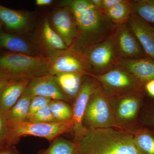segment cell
Segmentation results:
<instances>
[{
  "mask_svg": "<svg viewBox=\"0 0 154 154\" xmlns=\"http://www.w3.org/2000/svg\"><path fill=\"white\" fill-rule=\"evenodd\" d=\"M60 5L68 8L74 16L78 35L73 46L81 52L109 38L117 26L91 0H65Z\"/></svg>",
  "mask_w": 154,
  "mask_h": 154,
  "instance_id": "obj_1",
  "label": "cell"
},
{
  "mask_svg": "<svg viewBox=\"0 0 154 154\" xmlns=\"http://www.w3.org/2000/svg\"><path fill=\"white\" fill-rule=\"evenodd\" d=\"M78 146V154H139L132 134L113 128L87 131Z\"/></svg>",
  "mask_w": 154,
  "mask_h": 154,
  "instance_id": "obj_2",
  "label": "cell"
},
{
  "mask_svg": "<svg viewBox=\"0 0 154 154\" xmlns=\"http://www.w3.org/2000/svg\"><path fill=\"white\" fill-rule=\"evenodd\" d=\"M0 70L15 80H30L49 74L47 57L5 51L0 53Z\"/></svg>",
  "mask_w": 154,
  "mask_h": 154,
  "instance_id": "obj_3",
  "label": "cell"
},
{
  "mask_svg": "<svg viewBox=\"0 0 154 154\" xmlns=\"http://www.w3.org/2000/svg\"><path fill=\"white\" fill-rule=\"evenodd\" d=\"M8 144L14 146L22 137L33 136L52 142L61 135L72 130V119L50 123H36L26 121L8 122Z\"/></svg>",
  "mask_w": 154,
  "mask_h": 154,
  "instance_id": "obj_4",
  "label": "cell"
},
{
  "mask_svg": "<svg viewBox=\"0 0 154 154\" xmlns=\"http://www.w3.org/2000/svg\"><path fill=\"white\" fill-rule=\"evenodd\" d=\"M146 97L130 94L109 98L115 121L119 129L132 134L140 127L139 116Z\"/></svg>",
  "mask_w": 154,
  "mask_h": 154,
  "instance_id": "obj_5",
  "label": "cell"
},
{
  "mask_svg": "<svg viewBox=\"0 0 154 154\" xmlns=\"http://www.w3.org/2000/svg\"><path fill=\"white\" fill-rule=\"evenodd\" d=\"M83 125L87 130L109 128H119L113 116L109 98L101 86L93 93L89 100L83 117Z\"/></svg>",
  "mask_w": 154,
  "mask_h": 154,
  "instance_id": "obj_6",
  "label": "cell"
},
{
  "mask_svg": "<svg viewBox=\"0 0 154 154\" xmlns=\"http://www.w3.org/2000/svg\"><path fill=\"white\" fill-rule=\"evenodd\" d=\"M91 76L99 81L108 98L130 94H141L145 97L144 84L120 67H116L104 74Z\"/></svg>",
  "mask_w": 154,
  "mask_h": 154,
  "instance_id": "obj_7",
  "label": "cell"
},
{
  "mask_svg": "<svg viewBox=\"0 0 154 154\" xmlns=\"http://www.w3.org/2000/svg\"><path fill=\"white\" fill-rule=\"evenodd\" d=\"M49 61V74L77 73L92 75L84 54L73 46L47 57Z\"/></svg>",
  "mask_w": 154,
  "mask_h": 154,
  "instance_id": "obj_8",
  "label": "cell"
},
{
  "mask_svg": "<svg viewBox=\"0 0 154 154\" xmlns=\"http://www.w3.org/2000/svg\"><path fill=\"white\" fill-rule=\"evenodd\" d=\"M92 75H100L118 66L119 60L110 37L82 52Z\"/></svg>",
  "mask_w": 154,
  "mask_h": 154,
  "instance_id": "obj_9",
  "label": "cell"
},
{
  "mask_svg": "<svg viewBox=\"0 0 154 154\" xmlns=\"http://www.w3.org/2000/svg\"><path fill=\"white\" fill-rule=\"evenodd\" d=\"M100 83L96 78L91 75L83 77L82 87L78 96L73 102V140L79 143L87 132L83 125V119L86 107L93 93L100 87Z\"/></svg>",
  "mask_w": 154,
  "mask_h": 154,
  "instance_id": "obj_10",
  "label": "cell"
},
{
  "mask_svg": "<svg viewBox=\"0 0 154 154\" xmlns=\"http://www.w3.org/2000/svg\"><path fill=\"white\" fill-rule=\"evenodd\" d=\"M109 37L119 60L148 57L127 23L117 25Z\"/></svg>",
  "mask_w": 154,
  "mask_h": 154,
  "instance_id": "obj_11",
  "label": "cell"
},
{
  "mask_svg": "<svg viewBox=\"0 0 154 154\" xmlns=\"http://www.w3.org/2000/svg\"><path fill=\"white\" fill-rule=\"evenodd\" d=\"M50 24L67 47L74 44L78 37V28L74 16L68 8L62 6L56 10L51 16Z\"/></svg>",
  "mask_w": 154,
  "mask_h": 154,
  "instance_id": "obj_12",
  "label": "cell"
},
{
  "mask_svg": "<svg viewBox=\"0 0 154 154\" xmlns=\"http://www.w3.org/2000/svg\"><path fill=\"white\" fill-rule=\"evenodd\" d=\"M25 92L32 97L42 96L52 100H61L69 103L55 76L50 74L30 79Z\"/></svg>",
  "mask_w": 154,
  "mask_h": 154,
  "instance_id": "obj_13",
  "label": "cell"
},
{
  "mask_svg": "<svg viewBox=\"0 0 154 154\" xmlns=\"http://www.w3.org/2000/svg\"><path fill=\"white\" fill-rule=\"evenodd\" d=\"M147 56L154 60V27L132 12L127 23Z\"/></svg>",
  "mask_w": 154,
  "mask_h": 154,
  "instance_id": "obj_14",
  "label": "cell"
},
{
  "mask_svg": "<svg viewBox=\"0 0 154 154\" xmlns=\"http://www.w3.org/2000/svg\"><path fill=\"white\" fill-rule=\"evenodd\" d=\"M118 66L144 84L154 79V60L149 57L119 60Z\"/></svg>",
  "mask_w": 154,
  "mask_h": 154,
  "instance_id": "obj_15",
  "label": "cell"
},
{
  "mask_svg": "<svg viewBox=\"0 0 154 154\" xmlns=\"http://www.w3.org/2000/svg\"><path fill=\"white\" fill-rule=\"evenodd\" d=\"M30 80H14L0 90V113L5 114L24 94Z\"/></svg>",
  "mask_w": 154,
  "mask_h": 154,
  "instance_id": "obj_16",
  "label": "cell"
},
{
  "mask_svg": "<svg viewBox=\"0 0 154 154\" xmlns=\"http://www.w3.org/2000/svg\"><path fill=\"white\" fill-rule=\"evenodd\" d=\"M0 48L10 52L28 55H42L39 50L26 39L12 33L0 32Z\"/></svg>",
  "mask_w": 154,
  "mask_h": 154,
  "instance_id": "obj_17",
  "label": "cell"
},
{
  "mask_svg": "<svg viewBox=\"0 0 154 154\" xmlns=\"http://www.w3.org/2000/svg\"><path fill=\"white\" fill-rule=\"evenodd\" d=\"M54 76L69 103H73L79 92L85 75L77 73L63 72Z\"/></svg>",
  "mask_w": 154,
  "mask_h": 154,
  "instance_id": "obj_18",
  "label": "cell"
},
{
  "mask_svg": "<svg viewBox=\"0 0 154 154\" xmlns=\"http://www.w3.org/2000/svg\"><path fill=\"white\" fill-rule=\"evenodd\" d=\"M0 21L7 30L14 32L26 28L29 19L23 12L0 5Z\"/></svg>",
  "mask_w": 154,
  "mask_h": 154,
  "instance_id": "obj_19",
  "label": "cell"
},
{
  "mask_svg": "<svg viewBox=\"0 0 154 154\" xmlns=\"http://www.w3.org/2000/svg\"><path fill=\"white\" fill-rule=\"evenodd\" d=\"M40 38L47 56L54 53L68 48L61 37L53 28L48 19H45L42 26Z\"/></svg>",
  "mask_w": 154,
  "mask_h": 154,
  "instance_id": "obj_20",
  "label": "cell"
},
{
  "mask_svg": "<svg viewBox=\"0 0 154 154\" xmlns=\"http://www.w3.org/2000/svg\"><path fill=\"white\" fill-rule=\"evenodd\" d=\"M134 144L139 154H154V131L140 127L132 133Z\"/></svg>",
  "mask_w": 154,
  "mask_h": 154,
  "instance_id": "obj_21",
  "label": "cell"
},
{
  "mask_svg": "<svg viewBox=\"0 0 154 154\" xmlns=\"http://www.w3.org/2000/svg\"><path fill=\"white\" fill-rule=\"evenodd\" d=\"M33 97L24 92L21 98L12 108L4 114L8 122L24 121L28 117Z\"/></svg>",
  "mask_w": 154,
  "mask_h": 154,
  "instance_id": "obj_22",
  "label": "cell"
},
{
  "mask_svg": "<svg viewBox=\"0 0 154 154\" xmlns=\"http://www.w3.org/2000/svg\"><path fill=\"white\" fill-rule=\"evenodd\" d=\"M131 13L130 1L122 0L104 14L113 24L118 25L127 23Z\"/></svg>",
  "mask_w": 154,
  "mask_h": 154,
  "instance_id": "obj_23",
  "label": "cell"
},
{
  "mask_svg": "<svg viewBox=\"0 0 154 154\" xmlns=\"http://www.w3.org/2000/svg\"><path fill=\"white\" fill-rule=\"evenodd\" d=\"M78 144L73 140L59 137L51 142L49 146L37 154H78Z\"/></svg>",
  "mask_w": 154,
  "mask_h": 154,
  "instance_id": "obj_24",
  "label": "cell"
},
{
  "mask_svg": "<svg viewBox=\"0 0 154 154\" xmlns=\"http://www.w3.org/2000/svg\"><path fill=\"white\" fill-rule=\"evenodd\" d=\"M130 2L133 13L154 25V0H134Z\"/></svg>",
  "mask_w": 154,
  "mask_h": 154,
  "instance_id": "obj_25",
  "label": "cell"
},
{
  "mask_svg": "<svg viewBox=\"0 0 154 154\" xmlns=\"http://www.w3.org/2000/svg\"><path fill=\"white\" fill-rule=\"evenodd\" d=\"M57 121H65L72 119V107L67 102L61 100H51L49 105Z\"/></svg>",
  "mask_w": 154,
  "mask_h": 154,
  "instance_id": "obj_26",
  "label": "cell"
},
{
  "mask_svg": "<svg viewBox=\"0 0 154 154\" xmlns=\"http://www.w3.org/2000/svg\"><path fill=\"white\" fill-rule=\"evenodd\" d=\"M139 122L141 127L154 131V99H145L140 114Z\"/></svg>",
  "mask_w": 154,
  "mask_h": 154,
  "instance_id": "obj_27",
  "label": "cell"
},
{
  "mask_svg": "<svg viewBox=\"0 0 154 154\" xmlns=\"http://www.w3.org/2000/svg\"><path fill=\"white\" fill-rule=\"evenodd\" d=\"M26 121L36 123H50L57 122L54 117L49 105L42 107L26 119Z\"/></svg>",
  "mask_w": 154,
  "mask_h": 154,
  "instance_id": "obj_28",
  "label": "cell"
},
{
  "mask_svg": "<svg viewBox=\"0 0 154 154\" xmlns=\"http://www.w3.org/2000/svg\"><path fill=\"white\" fill-rule=\"evenodd\" d=\"M51 100V99L42 96H36L33 97L31 99L28 117L42 107L49 105Z\"/></svg>",
  "mask_w": 154,
  "mask_h": 154,
  "instance_id": "obj_29",
  "label": "cell"
},
{
  "mask_svg": "<svg viewBox=\"0 0 154 154\" xmlns=\"http://www.w3.org/2000/svg\"><path fill=\"white\" fill-rule=\"evenodd\" d=\"M8 132L7 121L4 115L0 113V151L9 146Z\"/></svg>",
  "mask_w": 154,
  "mask_h": 154,
  "instance_id": "obj_30",
  "label": "cell"
},
{
  "mask_svg": "<svg viewBox=\"0 0 154 154\" xmlns=\"http://www.w3.org/2000/svg\"><path fill=\"white\" fill-rule=\"evenodd\" d=\"M143 91L146 98L154 99V79L144 84Z\"/></svg>",
  "mask_w": 154,
  "mask_h": 154,
  "instance_id": "obj_31",
  "label": "cell"
},
{
  "mask_svg": "<svg viewBox=\"0 0 154 154\" xmlns=\"http://www.w3.org/2000/svg\"><path fill=\"white\" fill-rule=\"evenodd\" d=\"M122 0H102L101 11L102 14H104L105 12L113 8L116 5L119 4Z\"/></svg>",
  "mask_w": 154,
  "mask_h": 154,
  "instance_id": "obj_32",
  "label": "cell"
},
{
  "mask_svg": "<svg viewBox=\"0 0 154 154\" xmlns=\"http://www.w3.org/2000/svg\"><path fill=\"white\" fill-rule=\"evenodd\" d=\"M15 80L7 73L0 70V90L11 81Z\"/></svg>",
  "mask_w": 154,
  "mask_h": 154,
  "instance_id": "obj_33",
  "label": "cell"
},
{
  "mask_svg": "<svg viewBox=\"0 0 154 154\" xmlns=\"http://www.w3.org/2000/svg\"><path fill=\"white\" fill-rule=\"evenodd\" d=\"M0 154H19L17 149L14 147V146L6 147L0 151Z\"/></svg>",
  "mask_w": 154,
  "mask_h": 154,
  "instance_id": "obj_34",
  "label": "cell"
},
{
  "mask_svg": "<svg viewBox=\"0 0 154 154\" xmlns=\"http://www.w3.org/2000/svg\"><path fill=\"white\" fill-rule=\"evenodd\" d=\"M52 0H36V4L38 6H48L52 4Z\"/></svg>",
  "mask_w": 154,
  "mask_h": 154,
  "instance_id": "obj_35",
  "label": "cell"
},
{
  "mask_svg": "<svg viewBox=\"0 0 154 154\" xmlns=\"http://www.w3.org/2000/svg\"><path fill=\"white\" fill-rule=\"evenodd\" d=\"M102 0H91V2L94 6L100 11H101V7H102Z\"/></svg>",
  "mask_w": 154,
  "mask_h": 154,
  "instance_id": "obj_36",
  "label": "cell"
},
{
  "mask_svg": "<svg viewBox=\"0 0 154 154\" xmlns=\"http://www.w3.org/2000/svg\"><path fill=\"white\" fill-rule=\"evenodd\" d=\"M3 24H2L1 21H0V32H2V29Z\"/></svg>",
  "mask_w": 154,
  "mask_h": 154,
  "instance_id": "obj_37",
  "label": "cell"
},
{
  "mask_svg": "<svg viewBox=\"0 0 154 154\" xmlns=\"http://www.w3.org/2000/svg\"><path fill=\"white\" fill-rule=\"evenodd\" d=\"M153 25V26H154V25Z\"/></svg>",
  "mask_w": 154,
  "mask_h": 154,
  "instance_id": "obj_38",
  "label": "cell"
}]
</instances>
